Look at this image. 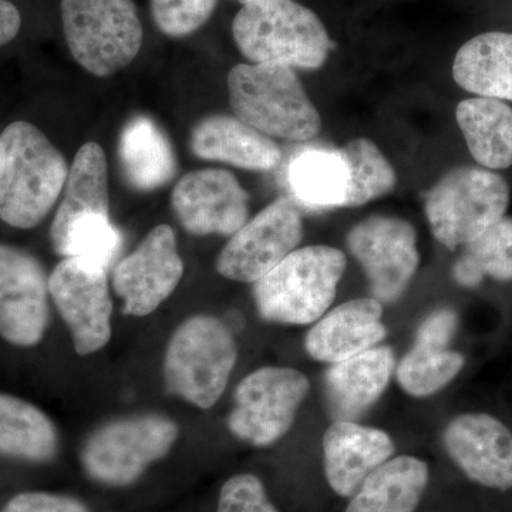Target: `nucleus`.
I'll return each mask as SVG.
<instances>
[{
  "instance_id": "nucleus-1",
  "label": "nucleus",
  "mask_w": 512,
  "mask_h": 512,
  "mask_svg": "<svg viewBox=\"0 0 512 512\" xmlns=\"http://www.w3.org/2000/svg\"><path fill=\"white\" fill-rule=\"evenodd\" d=\"M69 167L59 148L29 121H13L0 134V220L37 227L66 184Z\"/></svg>"
},
{
  "instance_id": "nucleus-28",
  "label": "nucleus",
  "mask_w": 512,
  "mask_h": 512,
  "mask_svg": "<svg viewBox=\"0 0 512 512\" xmlns=\"http://www.w3.org/2000/svg\"><path fill=\"white\" fill-rule=\"evenodd\" d=\"M464 247L453 268L457 284L474 288L483 282L484 276L512 281V218H501Z\"/></svg>"
},
{
  "instance_id": "nucleus-30",
  "label": "nucleus",
  "mask_w": 512,
  "mask_h": 512,
  "mask_svg": "<svg viewBox=\"0 0 512 512\" xmlns=\"http://www.w3.org/2000/svg\"><path fill=\"white\" fill-rule=\"evenodd\" d=\"M464 357L446 346L416 340L414 348L397 367V380L404 392L427 397L439 392L461 372Z\"/></svg>"
},
{
  "instance_id": "nucleus-9",
  "label": "nucleus",
  "mask_w": 512,
  "mask_h": 512,
  "mask_svg": "<svg viewBox=\"0 0 512 512\" xmlns=\"http://www.w3.org/2000/svg\"><path fill=\"white\" fill-rule=\"evenodd\" d=\"M309 393V380L289 367H262L238 384L228 429L237 439L268 447L291 429Z\"/></svg>"
},
{
  "instance_id": "nucleus-16",
  "label": "nucleus",
  "mask_w": 512,
  "mask_h": 512,
  "mask_svg": "<svg viewBox=\"0 0 512 512\" xmlns=\"http://www.w3.org/2000/svg\"><path fill=\"white\" fill-rule=\"evenodd\" d=\"M444 447L474 483L494 490L512 488V433L484 413L461 414L444 431Z\"/></svg>"
},
{
  "instance_id": "nucleus-15",
  "label": "nucleus",
  "mask_w": 512,
  "mask_h": 512,
  "mask_svg": "<svg viewBox=\"0 0 512 512\" xmlns=\"http://www.w3.org/2000/svg\"><path fill=\"white\" fill-rule=\"evenodd\" d=\"M171 205L185 231L197 237L234 235L249 217L248 192L220 168L185 174L174 187Z\"/></svg>"
},
{
  "instance_id": "nucleus-32",
  "label": "nucleus",
  "mask_w": 512,
  "mask_h": 512,
  "mask_svg": "<svg viewBox=\"0 0 512 512\" xmlns=\"http://www.w3.org/2000/svg\"><path fill=\"white\" fill-rule=\"evenodd\" d=\"M154 23L165 36L185 37L211 18L218 0H150Z\"/></svg>"
},
{
  "instance_id": "nucleus-20",
  "label": "nucleus",
  "mask_w": 512,
  "mask_h": 512,
  "mask_svg": "<svg viewBox=\"0 0 512 512\" xmlns=\"http://www.w3.org/2000/svg\"><path fill=\"white\" fill-rule=\"evenodd\" d=\"M394 369L393 350L372 348L332 365L325 376V393L336 421L362 417L387 389Z\"/></svg>"
},
{
  "instance_id": "nucleus-22",
  "label": "nucleus",
  "mask_w": 512,
  "mask_h": 512,
  "mask_svg": "<svg viewBox=\"0 0 512 512\" xmlns=\"http://www.w3.org/2000/svg\"><path fill=\"white\" fill-rule=\"evenodd\" d=\"M286 180L299 207L312 211L343 208L350 167L342 148H308L292 158Z\"/></svg>"
},
{
  "instance_id": "nucleus-26",
  "label": "nucleus",
  "mask_w": 512,
  "mask_h": 512,
  "mask_svg": "<svg viewBox=\"0 0 512 512\" xmlns=\"http://www.w3.org/2000/svg\"><path fill=\"white\" fill-rule=\"evenodd\" d=\"M87 214L110 215L107 158L103 148L93 141L80 147L70 165L63 200L50 228V241H56L76 218Z\"/></svg>"
},
{
  "instance_id": "nucleus-24",
  "label": "nucleus",
  "mask_w": 512,
  "mask_h": 512,
  "mask_svg": "<svg viewBox=\"0 0 512 512\" xmlns=\"http://www.w3.org/2000/svg\"><path fill=\"white\" fill-rule=\"evenodd\" d=\"M429 477V466L419 458H390L363 481L346 512H416Z\"/></svg>"
},
{
  "instance_id": "nucleus-37",
  "label": "nucleus",
  "mask_w": 512,
  "mask_h": 512,
  "mask_svg": "<svg viewBox=\"0 0 512 512\" xmlns=\"http://www.w3.org/2000/svg\"><path fill=\"white\" fill-rule=\"evenodd\" d=\"M238 2L242 3V5H247V3L258 2V0H238Z\"/></svg>"
},
{
  "instance_id": "nucleus-12",
  "label": "nucleus",
  "mask_w": 512,
  "mask_h": 512,
  "mask_svg": "<svg viewBox=\"0 0 512 512\" xmlns=\"http://www.w3.org/2000/svg\"><path fill=\"white\" fill-rule=\"evenodd\" d=\"M49 292L77 355H93L110 342L113 305L107 269L64 258L49 275Z\"/></svg>"
},
{
  "instance_id": "nucleus-23",
  "label": "nucleus",
  "mask_w": 512,
  "mask_h": 512,
  "mask_svg": "<svg viewBox=\"0 0 512 512\" xmlns=\"http://www.w3.org/2000/svg\"><path fill=\"white\" fill-rule=\"evenodd\" d=\"M453 77L476 96L512 101V33L487 32L468 40L454 57Z\"/></svg>"
},
{
  "instance_id": "nucleus-14",
  "label": "nucleus",
  "mask_w": 512,
  "mask_h": 512,
  "mask_svg": "<svg viewBox=\"0 0 512 512\" xmlns=\"http://www.w3.org/2000/svg\"><path fill=\"white\" fill-rule=\"evenodd\" d=\"M183 275L173 228L157 225L136 251L116 265L113 288L124 301V313L143 318L173 295Z\"/></svg>"
},
{
  "instance_id": "nucleus-21",
  "label": "nucleus",
  "mask_w": 512,
  "mask_h": 512,
  "mask_svg": "<svg viewBox=\"0 0 512 512\" xmlns=\"http://www.w3.org/2000/svg\"><path fill=\"white\" fill-rule=\"evenodd\" d=\"M121 170L134 190L150 192L170 183L177 174V158L167 134L144 114L128 120L119 143Z\"/></svg>"
},
{
  "instance_id": "nucleus-18",
  "label": "nucleus",
  "mask_w": 512,
  "mask_h": 512,
  "mask_svg": "<svg viewBox=\"0 0 512 512\" xmlns=\"http://www.w3.org/2000/svg\"><path fill=\"white\" fill-rule=\"evenodd\" d=\"M382 316V303L375 298L343 303L313 326L306 336V352L335 365L375 348L387 335Z\"/></svg>"
},
{
  "instance_id": "nucleus-2",
  "label": "nucleus",
  "mask_w": 512,
  "mask_h": 512,
  "mask_svg": "<svg viewBox=\"0 0 512 512\" xmlns=\"http://www.w3.org/2000/svg\"><path fill=\"white\" fill-rule=\"evenodd\" d=\"M232 36L249 63L316 70L329 56L328 30L313 10L293 0H258L242 5Z\"/></svg>"
},
{
  "instance_id": "nucleus-13",
  "label": "nucleus",
  "mask_w": 512,
  "mask_h": 512,
  "mask_svg": "<svg viewBox=\"0 0 512 512\" xmlns=\"http://www.w3.org/2000/svg\"><path fill=\"white\" fill-rule=\"evenodd\" d=\"M49 276L25 249L0 244V338L33 348L49 326Z\"/></svg>"
},
{
  "instance_id": "nucleus-5",
  "label": "nucleus",
  "mask_w": 512,
  "mask_h": 512,
  "mask_svg": "<svg viewBox=\"0 0 512 512\" xmlns=\"http://www.w3.org/2000/svg\"><path fill=\"white\" fill-rule=\"evenodd\" d=\"M237 357V343L221 319L191 316L175 329L165 350V386L185 402L211 409L224 393Z\"/></svg>"
},
{
  "instance_id": "nucleus-4",
  "label": "nucleus",
  "mask_w": 512,
  "mask_h": 512,
  "mask_svg": "<svg viewBox=\"0 0 512 512\" xmlns=\"http://www.w3.org/2000/svg\"><path fill=\"white\" fill-rule=\"evenodd\" d=\"M348 259L339 249L313 245L295 249L254 284L259 315L269 322L308 325L335 301Z\"/></svg>"
},
{
  "instance_id": "nucleus-33",
  "label": "nucleus",
  "mask_w": 512,
  "mask_h": 512,
  "mask_svg": "<svg viewBox=\"0 0 512 512\" xmlns=\"http://www.w3.org/2000/svg\"><path fill=\"white\" fill-rule=\"evenodd\" d=\"M217 512H279L254 474H238L222 485Z\"/></svg>"
},
{
  "instance_id": "nucleus-17",
  "label": "nucleus",
  "mask_w": 512,
  "mask_h": 512,
  "mask_svg": "<svg viewBox=\"0 0 512 512\" xmlns=\"http://www.w3.org/2000/svg\"><path fill=\"white\" fill-rule=\"evenodd\" d=\"M393 453V440L384 431L355 421H335L323 437L326 480L340 497H352Z\"/></svg>"
},
{
  "instance_id": "nucleus-8",
  "label": "nucleus",
  "mask_w": 512,
  "mask_h": 512,
  "mask_svg": "<svg viewBox=\"0 0 512 512\" xmlns=\"http://www.w3.org/2000/svg\"><path fill=\"white\" fill-rule=\"evenodd\" d=\"M178 436L177 423L163 414L121 417L90 434L83 446L82 464L97 483L127 487L167 456Z\"/></svg>"
},
{
  "instance_id": "nucleus-29",
  "label": "nucleus",
  "mask_w": 512,
  "mask_h": 512,
  "mask_svg": "<svg viewBox=\"0 0 512 512\" xmlns=\"http://www.w3.org/2000/svg\"><path fill=\"white\" fill-rule=\"evenodd\" d=\"M52 245L63 258H76L109 269L119 255L123 235L111 222L110 215L87 214L76 218Z\"/></svg>"
},
{
  "instance_id": "nucleus-6",
  "label": "nucleus",
  "mask_w": 512,
  "mask_h": 512,
  "mask_svg": "<svg viewBox=\"0 0 512 512\" xmlns=\"http://www.w3.org/2000/svg\"><path fill=\"white\" fill-rule=\"evenodd\" d=\"M64 37L73 59L97 77L136 59L144 32L133 0H62Z\"/></svg>"
},
{
  "instance_id": "nucleus-31",
  "label": "nucleus",
  "mask_w": 512,
  "mask_h": 512,
  "mask_svg": "<svg viewBox=\"0 0 512 512\" xmlns=\"http://www.w3.org/2000/svg\"><path fill=\"white\" fill-rule=\"evenodd\" d=\"M342 151L350 167L348 197L343 208L362 207L396 187L397 177L392 164L369 138H355Z\"/></svg>"
},
{
  "instance_id": "nucleus-25",
  "label": "nucleus",
  "mask_w": 512,
  "mask_h": 512,
  "mask_svg": "<svg viewBox=\"0 0 512 512\" xmlns=\"http://www.w3.org/2000/svg\"><path fill=\"white\" fill-rule=\"evenodd\" d=\"M456 119L468 151L487 170L512 165V109L503 100L473 97L457 106Z\"/></svg>"
},
{
  "instance_id": "nucleus-11",
  "label": "nucleus",
  "mask_w": 512,
  "mask_h": 512,
  "mask_svg": "<svg viewBox=\"0 0 512 512\" xmlns=\"http://www.w3.org/2000/svg\"><path fill=\"white\" fill-rule=\"evenodd\" d=\"M346 244L380 303L396 302L420 264L416 229L402 218L372 215L350 229Z\"/></svg>"
},
{
  "instance_id": "nucleus-19",
  "label": "nucleus",
  "mask_w": 512,
  "mask_h": 512,
  "mask_svg": "<svg viewBox=\"0 0 512 512\" xmlns=\"http://www.w3.org/2000/svg\"><path fill=\"white\" fill-rule=\"evenodd\" d=\"M190 148L201 160L220 161L248 171L274 170L282 158L281 148L271 137L225 114L198 121L191 131Z\"/></svg>"
},
{
  "instance_id": "nucleus-10",
  "label": "nucleus",
  "mask_w": 512,
  "mask_h": 512,
  "mask_svg": "<svg viewBox=\"0 0 512 512\" xmlns=\"http://www.w3.org/2000/svg\"><path fill=\"white\" fill-rule=\"evenodd\" d=\"M302 235L301 207L291 197L278 198L232 235L218 255V274L255 284L295 251Z\"/></svg>"
},
{
  "instance_id": "nucleus-27",
  "label": "nucleus",
  "mask_w": 512,
  "mask_h": 512,
  "mask_svg": "<svg viewBox=\"0 0 512 512\" xmlns=\"http://www.w3.org/2000/svg\"><path fill=\"white\" fill-rule=\"evenodd\" d=\"M59 434L55 423L35 404L0 393V456L46 463L55 458Z\"/></svg>"
},
{
  "instance_id": "nucleus-35",
  "label": "nucleus",
  "mask_w": 512,
  "mask_h": 512,
  "mask_svg": "<svg viewBox=\"0 0 512 512\" xmlns=\"http://www.w3.org/2000/svg\"><path fill=\"white\" fill-rule=\"evenodd\" d=\"M457 325V313L453 309H440L431 313L429 318L421 323L416 340L436 343L447 348L448 343L456 335Z\"/></svg>"
},
{
  "instance_id": "nucleus-7",
  "label": "nucleus",
  "mask_w": 512,
  "mask_h": 512,
  "mask_svg": "<svg viewBox=\"0 0 512 512\" xmlns=\"http://www.w3.org/2000/svg\"><path fill=\"white\" fill-rule=\"evenodd\" d=\"M508 205L510 187L500 174L464 165L448 171L431 188L426 215L437 241L456 249L505 217Z\"/></svg>"
},
{
  "instance_id": "nucleus-3",
  "label": "nucleus",
  "mask_w": 512,
  "mask_h": 512,
  "mask_svg": "<svg viewBox=\"0 0 512 512\" xmlns=\"http://www.w3.org/2000/svg\"><path fill=\"white\" fill-rule=\"evenodd\" d=\"M227 86L235 117L259 133L291 141H308L320 133L319 111L291 67L237 64Z\"/></svg>"
},
{
  "instance_id": "nucleus-34",
  "label": "nucleus",
  "mask_w": 512,
  "mask_h": 512,
  "mask_svg": "<svg viewBox=\"0 0 512 512\" xmlns=\"http://www.w3.org/2000/svg\"><path fill=\"white\" fill-rule=\"evenodd\" d=\"M2 512H90L89 508L67 495L22 493L13 497Z\"/></svg>"
},
{
  "instance_id": "nucleus-36",
  "label": "nucleus",
  "mask_w": 512,
  "mask_h": 512,
  "mask_svg": "<svg viewBox=\"0 0 512 512\" xmlns=\"http://www.w3.org/2000/svg\"><path fill=\"white\" fill-rule=\"evenodd\" d=\"M22 28V15L15 3L0 0V49L9 45Z\"/></svg>"
}]
</instances>
